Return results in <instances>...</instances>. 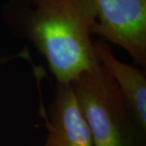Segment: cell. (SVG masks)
Segmentation results:
<instances>
[{"label":"cell","mask_w":146,"mask_h":146,"mask_svg":"<svg viewBox=\"0 0 146 146\" xmlns=\"http://www.w3.org/2000/svg\"><path fill=\"white\" fill-rule=\"evenodd\" d=\"M4 15L43 55L58 84H70L99 64L92 0H11Z\"/></svg>","instance_id":"cell-1"},{"label":"cell","mask_w":146,"mask_h":146,"mask_svg":"<svg viewBox=\"0 0 146 146\" xmlns=\"http://www.w3.org/2000/svg\"><path fill=\"white\" fill-rule=\"evenodd\" d=\"M93 146H141L143 132L134 121L117 84L101 65L70 83Z\"/></svg>","instance_id":"cell-2"},{"label":"cell","mask_w":146,"mask_h":146,"mask_svg":"<svg viewBox=\"0 0 146 146\" xmlns=\"http://www.w3.org/2000/svg\"><path fill=\"white\" fill-rule=\"evenodd\" d=\"M92 36L121 46L139 66L146 65V0H92Z\"/></svg>","instance_id":"cell-3"},{"label":"cell","mask_w":146,"mask_h":146,"mask_svg":"<svg viewBox=\"0 0 146 146\" xmlns=\"http://www.w3.org/2000/svg\"><path fill=\"white\" fill-rule=\"evenodd\" d=\"M45 119L48 133L43 146H93L70 84H58Z\"/></svg>","instance_id":"cell-4"},{"label":"cell","mask_w":146,"mask_h":146,"mask_svg":"<svg viewBox=\"0 0 146 146\" xmlns=\"http://www.w3.org/2000/svg\"><path fill=\"white\" fill-rule=\"evenodd\" d=\"M96 56L117 84L138 126L146 131V77L135 66L127 65L114 55L109 43L94 41Z\"/></svg>","instance_id":"cell-5"}]
</instances>
